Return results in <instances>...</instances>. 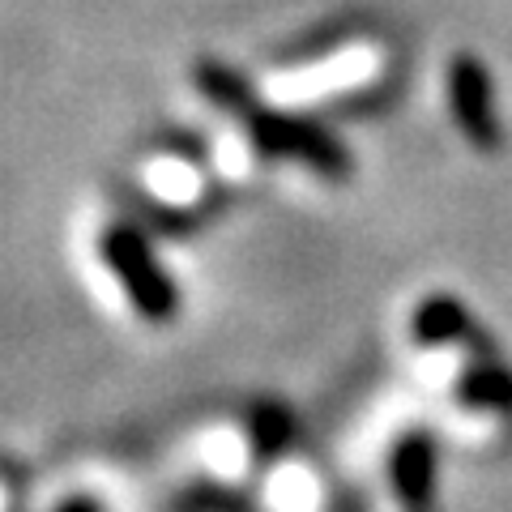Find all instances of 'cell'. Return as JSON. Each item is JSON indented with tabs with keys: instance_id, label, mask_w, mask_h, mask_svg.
<instances>
[{
	"instance_id": "ba28073f",
	"label": "cell",
	"mask_w": 512,
	"mask_h": 512,
	"mask_svg": "<svg viewBox=\"0 0 512 512\" xmlns=\"http://www.w3.org/2000/svg\"><path fill=\"white\" fill-rule=\"evenodd\" d=\"M256 427H261V436H256V448L261 453H269V448H282V440H286V414L282 410H261L256 414Z\"/></svg>"
},
{
	"instance_id": "8992f818",
	"label": "cell",
	"mask_w": 512,
	"mask_h": 512,
	"mask_svg": "<svg viewBox=\"0 0 512 512\" xmlns=\"http://www.w3.org/2000/svg\"><path fill=\"white\" fill-rule=\"evenodd\" d=\"M197 86L210 94V99L222 107V111H248L256 107V99H252V90H248V82L239 73H231V69H222V64H214V60H201L197 64Z\"/></svg>"
},
{
	"instance_id": "9c48e42d",
	"label": "cell",
	"mask_w": 512,
	"mask_h": 512,
	"mask_svg": "<svg viewBox=\"0 0 512 512\" xmlns=\"http://www.w3.org/2000/svg\"><path fill=\"white\" fill-rule=\"evenodd\" d=\"M60 512H99V504H94V500H69Z\"/></svg>"
},
{
	"instance_id": "52a82bcc",
	"label": "cell",
	"mask_w": 512,
	"mask_h": 512,
	"mask_svg": "<svg viewBox=\"0 0 512 512\" xmlns=\"http://www.w3.org/2000/svg\"><path fill=\"white\" fill-rule=\"evenodd\" d=\"M461 397L478 410H508L512 406V376L495 363L470 367V372L461 376Z\"/></svg>"
},
{
	"instance_id": "7a4b0ae2",
	"label": "cell",
	"mask_w": 512,
	"mask_h": 512,
	"mask_svg": "<svg viewBox=\"0 0 512 512\" xmlns=\"http://www.w3.org/2000/svg\"><path fill=\"white\" fill-rule=\"evenodd\" d=\"M244 120L252 128V146L261 154L299 158V163H308L316 175H325V180H346L350 175V154L320 124L286 116V111H265V107H252Z\"/></svg>"
},
{
	"instance_id": "5b68a950",
	"label": "cell",
	"mask_w": 512,
	"mask_h": 512,
	"mask_svg": "<svg viewBox=\"0 0 512 512\" xmlns=\"http://www.w3.org/2000/svg\"><path fill=\"white\" fill-rule=\"evenodd\" d=\"M414 338L423 346H444V342H457L466 333V308L453 299V295H431L419 312L410 320Z\"/></svg>"
},
{
	"instance_id": "277c9868",
	"label": "cell",
	"mask_w": 512,
	"mask_h": 512,
	"mask_svg": "<svg viewBox=\"0 0 512 512\" xmlns=\"http://www.w3.org/2000/svg\"><path fill=\"white\" fill-rule=\"evenodd\" d=\"M389 483L402 512H431L436 508V444L427 431H410L397 440L389 461Z\"/></svg>"
},
{
	"instance_id": "6da1fadb",
	"label": "cell",
	"mask_w": 512,
	"mask_h": 512,
	"mask_svg": "<svg viewBox=\"0 0 512 512\" xmlns=\"http://www.w3.org/2000/svg\"><path fill=\"white\" fill-rule=\"evenodd\" d=\"M103 256L141 320H150V325L175 320V312H180V291H175V282L163 274V265L154 261L150 244L133 227H111L103 239Z\"/></svg>"
},
{
	"instance_id": "3957f363",
	"label": "cell",
	"mask_w": 512,
	"mask_h": 512,
	"mask_svg": "<svg viewBox=\"0 0 512 512\" xmlns=\"http://www.w3.org/2000/svg\"><path fill=\"white\" fill-rule=\"evenodd\" d=\"M448 103H453V120L461 128V137L474 150H500V116H495V94H491V77L487 64L478 56H453L448 64Z\"/></svg>"
}]
</instances>
